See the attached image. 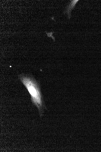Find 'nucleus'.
Wrapping results in <instances>:
<instances>
[{
  "instance_id": "2",
  "label": "nucleus",
  "mask_w": 101,
  "mask_h": 152,
  "mask_svg": "<svg viewBox=\"0 0 101 152\" xmlns=\"http://www.w3.org/2000/svg\"><path fill=\"white\" fill-rule=\"evenodd\" d=\"M79 1L78 0H75V1H71L70 3L67 6L64 12V13L65 14L66 13L68 16V18L70 19L71 16V12L72 10L73 9L76 4Z\"/></svg>"
},
{
  "instance_id": "3",
  "label": "nucleus",
  "mask_w": 101,
  "mask_h": 152,
  "mask_svg": "<svg viewBox=\"0 0 101 152\" xmlns=\"http://www.w3.org/2000/svg\"><path fill=\"white\" fill-rule=\"evenodd\" d=\"M46 34H47V36L49 37H51L53 39L54 41H55V39L54 37L52 36V34L54 33V32H51V33H47L46 32Z\"/></svg>"
},
{
  "instance_id": "1",
  "label": "nucleus",
  "mask_w": 101,
  "mask_h": 152,
  "mask_svg": "<svg viewBox=\"0 0 101 152\" xmlns=\"http://www.w3.org/2000/svg\"><path fill=\"white\" fill-rule=\"evenodd\" d=\"M18 77L20 81L29 92L31 101L37 108L40 117H42L44 114V110L46 108L39 82L30 75L21 74Z\"/></svg>"
}]
</instances>
